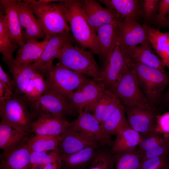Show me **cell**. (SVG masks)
<instances>
[{
    "label": "cell",
    "mask_w": 169,
    "mask_h": 169,
    "mask_svg": "<svg viewBox=\"0 0 169 169\" xmlns=\"http://www.w3.org/2000/svg\"><path fill=\"white\" fill-rule=\"evenodd\" d=\"M69 127L93 140L101 146L111 147L114 142L105 135L95 117L85 109L79 115L76 120L70 122Z\"/></svg>",
    "instance_id": "cell-11"
},
{
    "label": "cell",
    "mask_w": 169,
    "mask_h": 169,
    "mask_svg": "<svg viewBox=\"0 0 169 169\" xmlns=\"http://www.w3.org/2000/svg\"><path fill=\"white\" fill-rule=\"evenodd\" d=\"M16 9L25 43L30 40L38 41L46 35L33 11L24 0H16Z\"/></svg>",
    "instance_id": "cell-12"
},
{
    "label": "cell",
    "mask_w": 169,
    "mask_h": 169,
    "mask_svg": "<svg viewBox=\"0 0 169 169\" xmlns=\"http://www.w3.org/2000/svg\"><path fill=\"white\" fill-rule=\"evenodd\" d=\"M140 134L138 147L143 160L169 154V137H165L156 131Z\"/></svg>",
    "instance_id": "cell-19"
},
{
    "label": "cell",
    "mask_w": 169,
    "mask_h": 169,
    "mask_svg": "<svg viewBox=\"0 0 169 169\" xmlns=\"http://www.w3.org/2000/svg\"><path fill=\"white\" fill-rule=\"evenodd\" d=\"M113 91L125 106L154 110L140 87L132 65L122 74Z\"/></svg>",
    "instance_id": "cell-6"
},
{
    "label": "cell",
    "mask_w": 169,
    "mask_h": 169,
    "mask_svg": "<svg viewBox=\"0 0 169 169\" xmlns=\"http://www.w3.org/2000/svg\"><path fill=\"white\" fill-rule=\"evenodd\" d=\"M4 12L0 9V52L3 58L13 59V54L17 48L10 38L4 21Z\"/></svg>",
    "instance_id": "cell-37"
},
{
    "label": "cell",
    "mask_w": 169,
    "mask_h": 169,
    "mask_svg": "<svg viewBox=\"0 0 169 169\" xmlns=\"http://www.w3.org/2000/svg\"><path fill=\"white\" fill-rule=\"evenodd\" d=\"M120 21L129 20L137 22L142 16L138 0H100Z\"/></svg>",
    "instance_id": "cell-23"
},
{
    "label": "cell",
    "mask_w": 169,
    "mask_h": 169,
    "mask_svg": "<svg viewBox=\"0 0 169 169\" xmlns=\"http://www.w3.org/2000/svg\"><path fill=\"white\" fill-rule=\"evenodd\" d=\"M48 88L43 76L39 74L28 82L21 96L28 103L38 99L48 90Z\"/></svg>",
    "instance_id": "cell-35"
},
{
    "label": "cell",
    "mask_w": 169,
    "mask_h": 169,
    "mask_svg": "<svg viewBox=\"0 0 169 169\" xmlns=\"http://www.w3.org/2000/svg\"><path fill=\"white\" fill-rule=\"evenodd\" d=\"M105 135L110 138L116 136L121 131L131 128L125 114V106L122 103L115 110L110 116L100 124Z\"/></svg>",
    "instance_id": "cell-31"
},
{
    "label": "cell",
    "mask_w": 169,
    "mask_h": 169,
    "mask_svg": "<svg viewBox=\"0 0 169 169\" xmlns=\"http://www.w3.org/2000/svg\"><path fill=\"white\" fill-rule=\"evenodd\" d=\"M79 4L85 19L96 33L102 26L120 22L107 8L103 7L98 1L79 0Z\"/></svg>",
    "instance_id": "cell-14"
},
{
    "label": "cell",
    "mask_w": 169,
    "mask_h": 169,
    "mask_svg": "<svg viewBox=\"0 0 169 169\" xmlns=\"http://www.w3.org/2000/svg\"><path fill=\"white\" fill-rule=\"evenodd\" d=\"M0 81L5 84L9 88L13 94L15 93V86L13 80L3 70L0 64Z\"/></svg>",
    "instance_id": "cell-43"
},
{
    "label": "cell",
    "mask_w": 169,
    "mask_h": 169,
    "mask_svg": "<svg viewBox=\"0 0 169 169\" xmlns=\"http://www.w3.org/2000/svg\"><path fill=\"white\" fill-rule=\"evenodd\" d=\"M118 25V42L123 48L133 47L149 41L147 25L129 20L119 22Z\"/></svg>",
    "instance_id": "cell-15"
},
{
    "label": "cell",
    "mask_w": 169,
    "mask_h": 169,
    "mask_svg": "<svg viewBox=\"0 0 169 169\" xmlns=\"http://www.w3.org/2000/svg\"><path fill=\"white\" fill-rule=\"evenodd\" d=\"M155 131L165 137H169V111L156 115Z\"/></svg>",
    "instance_id": "cell-41"
},
{
    "label": "cell",
    "mask_w": 169,
    "mask_h": 169,
    "mask_svg": "<svg viewBox=\"0 0 169 169\" xmlns=\"http://www.w3.org/2000/svg\"><path fill=\"white\" fill-rule=\"evenodd\" d=\"M0 116L1 120L29 134L31 124L36 119L28 102L21 96L15 94L0 104Z\"/></svg>",
    "instance_id": "cell-4"
},
{
    "label": "cell",
    "mask_w": 169,
    "mask_h": 169,
    "mask_svg": "<svg viewBox=\"0 0 169 169\" xmlns=\"http://www.w3.org/2000/svg\"><path fill=\"white\" fill-rule=\"evenodd\" d=\"M101 147H89L73 154L59 156L62 160V169H85Z\"/></svg>",
    "instance_id": "cell-27"
},
{
    "label": "cell",
    "mask_w": 169,
    "mask_h": 169,
    "mask_svg": "<svg viewBox=\"0 0 169 169\" xmlns=\"http://www.w3.org/2000/svg\"><path fill=\"white\" fill-rule=\"evenodd\" d=\"M29 133L18 130L1 120L0 122V148L6 152L11 150L26 140Z\"/></svg>",
    "instance_id": "cell-28"
},
{
    "label": "cell",
    "mask_w": 169,
    "mask_h": 169,
    "mask_svg": "<svg viewBox=\"0 0 169 169\" xmlns=\"http://www.w3.org/2000/svg\"><path fill=\"white\" fill-rule=\"evenodd\" d=\"M132 66L140 87L151 106L159 100L168 83V77L165 72L151 66L137 63H132Z\"/></svg>",
    "instance_id": "cell-8"
},
{
    "label": "cell",
    "mask_w": 169,
    "mask_h": 169,
    "mask_svg": "<svg viewBox=\"0 0 169 169\" xmlns=\"http://www.w3.org/2000/svg\"><path fill=\"white\" fill-rule=\"evenodd\" d=\"M33 11L48 40L70 31L63 0H24Z\"/></svg>",
    "instance_id": "cell-1"
},
{
    "label": "cell",
    "mask_w": 169,
    "mask_h": 169,
    "mask_svg": "<svg viewBox=\"0 0 169 169\" xmlns=\"http://www.w3.org/2000/svg\"><path fill=\"white\" fill-rule=\"evenodd\" d=\"M110 148L115 154L130 151L139 146L141 139L140 134L128 128L119 132Z\"/></svg>",
    "instance_id": "cell-32"
},
{
    "label": "cell",
    "mask_w": 169,
    "mask_h": 169,
    "mask_svg": "<svg viewBox=\"0 0 169 169\" xmlns=\"http://www.w3.org/2000/svg\"><path fill=\"white\" fill-rule=\"evenodd\" d=\"M167 16H169V0H160L155 22L159 24L163 23L166 21Z\"/></svg>",
    "instance_id": "cell-42"
},
{
    "label": "cell",
    "mask_w": 169,
    "mask_h": 169,
    "mask_svg": "<svg viewBox=\"0 0 169 169\" xmlns=\"http://www.w3.org/2000/svg\"><path fill=\"white\" fill-rule=\"evenodd\" d=\"M115 154L114 169H138L143 161V156L138 146Z\"/></svg>",
    "instance_id": "cell-34"
},
{
    "label": "cell",
    "mask_w": 169,
    "mask_h": 169,
    "mask_svg": "<svg viewBox=\"0 0 169 169\" xmlns=\"http://www.w3.org/2000/svg\"><path fill=\"white\" fill-rule=\"evenodd\" d=\"M105 89L100 82L91 79L68 97L79 115L85 107L98 99Z\"/></svg>",
    "instance_id": "cell-16"
},
{
    "label": "cell",
    "mask_w": 169,
    "mask_h": 169,
    "mask_svg": "<svg viewBox=\"0 0 169 169\" xmlns=\"http://www.w3.org/2000/svg\"><path fill=\"white\" fill-rule=\"evenodd\" d=\"M160 0H140L142 16L149 22L155 21L157 14Z\"/></svg>",
    "instance_id": "cell-40"
},
{
    "label": "cell",
    "mask_w": 169,
    "mask_h": 169,
    "mask_svg": "<svg viewBox=\"0 0 169 169\" xmlns=\"http://www.w3.org/2000/svg\"><path fill=\"white\" fill-rule=\"evenodd\" d=\"M132 65V63L118 42L107 64L102 70L103 79L100 82L105 89L113 91L122 74Z\"/></svg>",
    "instance_id": "cell-9"
},
{
    "label": "cell",
    "mask_w": 169,
    "mask_h": 169,
    "mask_svg": "<svg viewBox=\"0 0 169 169\" xmlns=\"http://www.w3.org/2000/svg\"><path fill=\"white\" fill-rule=\"evenodd\" d=\"M44 169H62L61 160L46 165Z\"/></svg>",
    "instance_id": "cell-45"
},
{
    "label": "cell",
    "mask_w": 169,
    "mask_h": 169,
    "mask_svg": "<svg viewBox=\"0 0 169 169\" xmlns=\"http://www.w3.org/2000/svg\"><path fill=\"white\" fill-rule=\"evenodd\" d=\"M100 146L97 142L80 132L71 128L69 126L61 136L58 146L60 156L75 153L84 148Z\"/></svg>",
    "instance_id": "cell-17"
},
{
    "label": "cell",
    "mask_w": 169,
    "mask_h": 169,
    "mask_svg": "<svg viewBox=\"0 0 169 169\" xmlns=\"http://www.w3.org/2000/svg\"><path fill=\"white\" fill-rule=\"evenodd\" d=\"M28 103L36 119L44 114L66 119L69 116H78L68 97L54 90L48 89L38 99Z\"/></svg>",
    "instance_id": "cell-5"
},
{
    "label": "cell",
    "mask_w": 169,
    "mask_h": 169,
    "mask_svg": "<svg viewBox=\"0 0 169 169\" xmlns=\"http://www.w3.org/2000/svg\"><path fill=\"white\" fill-rule=\"evenodd\" d=\"M167 98H168V99L169 100V90L168 92V94H167Z\"/></svg>",
    "instance_id": "cell-47"
},
{
    "label": "cell",
    "mask_w": 169,
    "mask_h": 169,
    "mask_svg": "<svg viewBox=\"0 0 169 169\" xmlns=\"http://www.w3.org/2000/svg\"><path fill=\"white\" fill-rule=\"evenodd\" d=\"M61 136L35 135L29 137L26 142L31 151L38 152L54 151L58 153V146Z\"/></svg>",
    "instance_id": "cell-33"
},
{
    "label": "cell",
    "mask_w": 169,
    "mask_h": 169,
    "mask_svg": "<svg viewBox=\"0 0 169 169\" xmlns=\"http://www.w3.org/2000/svg\"><path fill=\"white\" fill-rule=\"evenodd\" d=\"M69 123L68 119L42 114L32 122L31 132L36 135L61 136L69 127Z\"/></svg>",
    "instance_id": "cell-20"
},
{
    "label": "cell",
    "mask_w": 169,
    "mask_h": 169,
    "mask_svg": "<svg viewBox=\"0 0 169 169\" xmlns=\"http://www.w3.org/2000/svg\"><path fill=\"white\" fill-rule=\"evenodd\" d=\"M131 128L140 134L155 131L156 115L154 110L125 106Z\"/></svg>",
    "instance_id": "cell-18"
},
{
    "label": "cell",
    "mask_w": 169,
    "mask_h": 169,
    "mask_svg": "<svg viewBox=\"0 0 169 169\" xmlns=\"http://www.w3.org/2000/svg\"><path fill=\"white\" fill-rule=\"evenodd\" d=\"M116 156L110 147L101 146L94 158L85 169H114Z\"/></svg>",
    "instance_id": "cell-36"
},
{
    "label": "cell",
    "mask_w": 169,
    "mask_h": 169,
    "mask_svg": "<svg viewBox=\"0 0 169 169\" xmlns=\"http://www.w3.org/2000/svg\"><path fill=\"white\" fill-rule=\"evenodd\" d=\"M169 154L143 160L138 169H169Z\"/></svg>",
    "instance_id": "cell-39"
},
{
    "label": "cell",
    "mask_w": 169,
    "mask_h": 169,
    "mask_svg": "<svg viewBox=\"0 0 169 169\" xmlns=\"http://www.w3.org/2000/svg\"><path fill=\"white\" fill-rule=\"evenodd\" d=\"M90 51L80 48L70 44L66 45L57 59L62 65L85 75L98 82L102 80V69Z\"/></svg>",
    "instance_id": "cell-2"
},
{
    "label": "cell",
    "mask_w": 169,
    "mask_h": 169,
    "mask_svg": "<svg viewBox=\"0 0 169 169\" xmlns=\"http://www.w3.org/2000/svg\"><path fill=\"white\" fill-rule=\"evenodd\" d=\"M15 0H0V5L4 12V21L11 40L18 47L25 44L22 36Z\"/></svg>",
    "instance_id": "cell-22"
},
{
    "label": "cell",
    "mask_w": 169,
    "mask_h": 169,
    "mask_svg": "<svg viewBox=\"0 0 169 169\" xmlns=\"http://www.w3.org/2000/svg\"><path fill=\"white\" fill-rule=\"evenodd\" d=\"M147 26L148 39L152 48L160 57L164 66L169 68V32H162Z\"/></svg>",
    "instance_id": "cell-30"
},
{
    "label": "cell",
    "mask_w": 169,
    "mask_h": 169,
    "mask_svg": "<svg viewBox=\"0 0 169 169\" xmlns=\"http://www.w3.org/2000/svg\"><path fill=\"white\" fill-rule=\"evenodd\" d=\"M76 41L70 31L56 35L49 39L39 58L33 64L40 74L45 75L54 65L53 62L67 45Z\"/></svg>",
    "instance_id": "cell-10"
},
{
    "label": "cell",
    "mask_w": 169,
    "mask_h": 169,
    "mask_svg": "<svg viewBox=\"0 0 169 169\" xmlns=\"http://www.w3.org/2000/svg\"><path fill=\"white\" fill-rule=\"evenodd\" d=\"M30 159L31 165L36 164L46 165L61 160L59 154L55 151L38 152L31 151Z\"/></svg>",
    "instance_id": "cell-38"
},
{
    "label": "cell",
    "mask_w": 169,
    "mask_h": 169,
    "mask_svg": "<svg viewBox=\"0 0 169 169\" xmlns=\"http://www.w3.org/2000/svg\"><path fill=\"white\" fill-rule=\"evenodd\" d=\"M168 24H169V19L168 20Z\"/></svg>",
    "instance_id": "cell-48"
},
{
    "label": "cell",
    "mask_w": 169,
    "mask_h": 169,
    "mask_svg": "<svg viewBox=\"0 0 169 169\" xmlns=\"http://www.w3.org/2000/svg\"><path fill=\"white\" fill-rule=\"evenodd\" d=\"M13 59L2 58L7 66L15 83V90L14 94L22 95L29 81L40 73L33 64H18Z\"/></svg>",
    "instance_id": "cell-24"
},
{
    "label": "cell",
    "mask_w": 169,
    "mask_h": 169,
    "mask_svg": "<svg viewBox=\"0 0 169 169\" xmlns=\"http://www.w3.org/2000/svg\"><path fill=\"white\" fill-rule=\"evenodd\" d=\"M122 103L119 98L113 91L105 89L94 103L84 109L91 112L101 124L110 116L115 109Z\"/></svg>",
    "instance_id": "cell-21"
},
{
    "label": "cell",
    "mask_w": 169,
    "mask_h": 169,
    "mask_svg": "<svg viewBox=\"0 0 169 169\" xmlns=\"http://www.w3.org/2000/svg\"><path fill=\"white\" fill-rule=\"evenodd\" d=\"M152 48L149 41L135 46L122 48L132 64H144L165 72V66L162 60L153 51Z\"/></svg>",
    "instance_id": "cell-26"
},
{
    "label": "cell",
    "mask_w": 169,
    "mask_h": 169,
    "mask_svg": "<svg viewBox=\"0 0 169 169\" xmlns=\"http://www.w3.org/2000/svg\"><path fill=\"white\" fill-rule=\"evenodd\" d=\"M45 75L48 89L55 91L67 97L92 79L58 62L47 71Z\"/></svg>",
    "instance_id": "cell-7"
},
{
    "label": "cell",
    "mask_w": 169,
    "mask_h": 169,
    "mask_svg": "<svg viewBox=\"0 0 169 169\" xmlns=\"http://www.w3.org/2000/svg\"><path fill=\"white\" fill-rule=\"evenodd\" d=\"M13 95L8 87L0 81V104L4 103Z\"/></svg>",
    "instance_id": "cell-44"
},
{
    "label": "cell",
    "mask_w": 169,
    "mask_h": 169,
    "mask_svg": "<svg viewBox=\"0 0 169 169\" xmlns=\"http://www.w3.org/2000/svg\"><path fill=\"white\" fill-rule=\"evenodd\" d=\"M46 165L41 164H36L31 165L30 169H44Z\"/></svg>",
    "instance_id": "cell-46"
},
{
    "label": "cell",
    "mask_w": 169,
    "mask_h": 169,
    "mask_svg": "<svg viewBox=\"0 0 169 169\" xmlns=\"http://www.w3.org/2000/svg\"><path fill=\"white\" fill-rule=\"evenodd\" d=\"M64 9L70 28L75 40L84 48L98 54L96 33L90 27L80 9L79 0H63Z\"/></svg>",
    "instance_id": "cell-3"
},
{
    "label": "cell",
    "mask_w": 169,
    "mask_h": 169,
    "mask_svg": "<svg viewBox=\"0 0 169 169\" xmlns=\"http://www.w3.org/2000/svg\"><path fill=\"white\" fill-rule=\"evenodd\" d=\"M26 141L13 149L0 154V169H30V151Z\"/></svg>",
    "instance_id": "cell-25"
},
{
    "label": "cell",
    "mask_w": 169,
    "mask_h": 169,
    "mask_svg": "<svg viewBox=\"0 0 169 169\" xmlns=\"http://www.w3.org/2000/svg\"><path fill=\"white\" fill-rule=\"evenodd\" d=\"M49 40H29L17 51L14 61L19 64H33L40 57Z\"/></svg>",
    "instance_id": "cell-29"
},
{
    "label": "cell",
    "mask_w": 169,
    "mask_h": 169,
    "mask_svg": "<svg viewBox=\"0 0 169 169\" xmlns=\"http://www.w3.org/2000/svg\"><path fill=\"white\" fill-rule=\"evenodd\" d=\"M118 22L103 25L96 31L97 55L102 66V70L107 64L111 53L119 41Z\"/></svg>",
    "instance_id": "cell-13"
}]
</instances>
